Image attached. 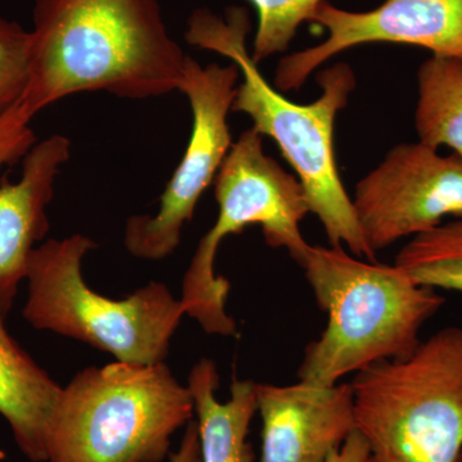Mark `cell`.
<instances>
[{
	"mask_svg": "<svg viewBox=\"0 0 462 462\" xmlns=\"http://www.w3.org/2000/svg\"><path fill=\"white\" fill-rule=\"evenodd\" d=\"M32 75L23 107L35 117L87 91L147 99L179 90L187 54L158 0H35Z\"/></svg>",
	"mask_w": 462,
	"mask_h": 462,
	"instance_id": "obj_1",
	"label": "cell"
},
{
	"mask_svg": "<svg viewBox=\"0 0 462 462\" xmlns=\"http://www.w3.org/2000/svg\"><path fill=\"white\" fill-rule=\"evenodd\" d=\"M249 30L245 8H230L225 18L200 8L188 20L185 39L200 50L229 58L238 67L242 81L231 112L249 116L252 127L276 143L305 188L310 212L320 220L330 245H346L354 256L375 263L340 179L334 151V125L356 89L355 72L346 63H336L319 74L318 99L306 105L291 102L264 80L252 60L245 45Z\"/></svg>",
	"mask_w": 462,
	"mask_h": 462,
	"instance_id": "obj_2",
	"label": "cell"
},
{
	"mask_svg": "<svg viewBox=\"0 0 462 462\" xmlns=\"http://www.w3.org/2000/svg\"><path fill=\"white\" fill-rule=\"evenodd\" d=\"M300 267L328 315L298 367V379L309 384L331 387L370 365L407 357L445 305L436 289L416 284L396 264L365 263L343 247L310 245Z\"/></svg>",
	"mask_w": 462,
	"mask_h": 462,
	"instance_id": "obj_3",
	"label": "cell"
},
{
	"mask_svg": "<svg viewBox=\"0 0 462 462\" xmlns=\"http://www.w3.org/2000/svg\"><path fill=\"white\" fill-rule=\"evenodd\" d=\"M193 416L189 388L165 363L87 367L62 387L47 462H162Z\"/></svg>",
	"mask_w": 462,
	"mask_h": 462,
	"instance_id": "obj_4",
	"label": "cell"
},
{
	"mask_svg": "<svg viewBox=\"0 0 462 462\" xmlns=\"http://www.w3.org/2000/svg\"><path fill=\"white\" fill-rule=\"evenodd\" d=\"M367 462H457L462 451V327L438 330L400 360L351 383Z\"/></svg>",
	"mask_w": 462,
	"mask_h": 462,
	"instance_id": "obj_5",
	"label": "cell"
},
{
	"mask_svg": "<svg viewBox=\"0 0 462 462\" xmlns=\"http://www.w3.org/2000/svg\"><path fill=\"white\" fill-rule=\"evenodd\" d=\"M97 247L89 236L75 234L33 248L23 318L36 330L87 343L121 363H165L185 315L180 300L157 282L124 300L97 293L83 275L84 257Z\"/></svg>",
	"mask_w": 462,
	"mask_h": 462,
	"instance_id": "obj_6",
	"label": "cell"
},
{
	"mask_svg": "<svg viewBox=\"0 0 462 462\" xmlns=\"http://www.w3.org/2000/svg\"><path fill=\"white\" fill-rule=\"evenodd\" d=\"M214 185L217 220L200 239L184 273L180 302L185 315L206 333L234 337L238 327L226 311L230 284L215 273L221 242L260 225L267 245L287 249L300 266L310 247L300 223L311 212L303 185L264 153L263 135L252 126L233 143Z\"/></svg>",
	"mask_w": 462,
	"mask_h": 462,
	"instance_id": "obj_7",
	"label": "cell"
},
{
	"mask_svg": "<svg viewBox=\"0 0 462 462\" xmlns=\"http://www.w3.org/2000/svg\"><path fill=\"white\" fill-rule=\"evenodd\" d=\"M240 78L234 63L202 67L189 56L185 60L179 90L188 97L193 116L189 142L156 214L127 220L124 243L134 257L162 260L178 248L182 227L193 218L200 197L233 147L227 116Z\"/></svg>",
	"mask_w": 462,
	"mask_h": 462,
	"instance_id": "obj_8",
	"label": "cell"
},
{
	"mask_svg": "<svg viewBox=\"0 0 462 462\" xmlns=\"http://www.w3.org/2000/svg\"><path fill=\"white\" fill-rule=\"evenodd\" d=\"M352 205L375 254L448 216L462 218V157L420 141L401 143L356 184Z\"/></svg>",
	"mask_w": 462,
	"mask_h": 462,
	"instance_id": "obj_9",
	"label": "cell"
},
{
	"mask_svg": "<svg viewBox=\"0 0 462 462\" xmlns=\"http://www.w3.org/2000/svg\"><path fill=\"white\" fill-rule=\"evenodd\" d=\"M32 116L17 103L0 116V311L14 306L30 254L50 231L47 208L71 142L54 134L36 143Z\"/></svg>",
	"mask_w": 462,
	"mask_h": 462,
	"instance_id": "obj_10",
	"label": "cell"
},
{
	"mask_svg": "<svg viewBox=\"0 0 462 462\" xmlns=\"http://www.w3.org/2000/svg\"><path fill=\"white\" fill-rule=\"evenodd\" d=\"M312 23L328 38L315 47L282 58L276 89H300L330 58L369 42H397L430 51L433 56L462 60V0H385L369 12H349L324 0Z\"/></svg>",
	"mask_w": 462,
	"mask_h": 462,
	"instance_id": "obj_11",
	"label": "cell"
},
{
	"mask_svg": "<svg viewBox=\"0 0 462 462\" xmlns=\"http://www.w3.org/2000/svg\"><path fill=\"white\" fill-rule=\"evenodd\" d=\"M256 402L263 420L261 462H325L356 430L349 383H256Z\"/></svg>",
	"mask_w": 462,
	"mask_h": 462,
	"instance_id": "obj_12",
	"label": "cell"
},
{
	"mask_svg": "<svg viewBox=\"0 0 462 462\" xmlns=\"http://www.w3.org/2000/svg\"><path fill=\"white\" fill-rule=\"evenodd\" d=\"M0 311V415L32 462H47V430L62 387L42 369L5 328Z\"/></svg>",
	"mask_w": 462,
	"mask_h": 462,
	"instance_id": "obj_13",
	"label": "cell"
},
{
	"mask_svg": "<svg viewBox=\"0 0 462 462\" xmlns=\"http://www.w3.org/2000/svg\"><path fill=\"white\" fill-rule=\"evenodd\" d=\"M199 427L200 462H254L247 442L249 425L257 412L256 383L234 379L230 400L216 397L220 376L209 358H202L188 378Z\"/></svg>",
	"mask_w": 462,
	"mask_h": 462,
	"instance_id": "obj_14",
	"label": "cell"
},
{
	"mask_svg": "<svg viewBox=\"0 0 462 462\" xmlns=\"http://www.w3.org/2000/svg\"><path fill=\"white\" fill-rule=\"evenodd\" d=\"M415 129L419 141L462 157V60L431 56L419 67Z\"/></svg>",
	"mask_w": 462,
	"mask_h": 462,
	"instance_id": "obj_15",
	"label": "cell"
},
{
	"mask_svg": "<svg viewBox=\"0 0 462 462\" xmlns=\"http://www.w3.org/2000/svg\"><path fill=\"white\" fill-rule=\"evenodd\" d=\"M394 264L416 284L462 293V218L412 236Z\"/></svg>",
	"mask_w": 462,
	"mask_h": 462,
	"instance_id": "obj_16",
	"label": "cell"
},
{
	"mask_svg": "<svg viewBox=\"0 0 462 462\" xmlns=\"http://www.w3.org/2000/svg\"><path fill=\"white\" fill-rule=\"evenodd\" d=\"M256 8L258 26L251 57L261 63L284 53L296 36L298 27L311 21L324 0H249Z\"/></svg>",
	"mask_w": 462,
	"mask_h": 462,
	"instance_id": "obj_17",
	"label": "cell"
},
{
	"mask_svg": "<svg viewBox=\"0 0 462 462\" xmlns=\"http://www.w3.org/2000/svg\"><path fill=\"white\" fill-rule=\"evenodd\" d=\"M32 75V32L0 16V116L25 96Z\"/></svg>",
	"mask_w": 462,
	"mask_h": 462,
	"instance_id": "obj_18",
	"label": "cell"
},
{
	"mask_svg": "<svg viewBox=\"0 0 462 462\" xmlns=\"http://www.w3.org/2000/svg\"><path fill=\"white\" fill-rule=\"evenodd\" d=\"M369 445L357 430L352 431L339 448L333 449L325 462H367Z\"/></svg>",
	"mask_w": 462,
	"mask_h": 462,
	"instance_id": "obj_19",
	"label": "cell"
},
{
	"mask_svg": "<svg viewBox=\"0 0 462 462\" xmlns=\"http://www.w3.org/2000/svg\"><path fill=\"white\" fill-rule=\"evenodd\" d=\"M170 460L171 462H200L199 434L196 421L188 422L180 446L175 454L170 455Z\"/></svg>",
	"mask_w": 462,
	"mask_h": 462,
	"instance_id": "obj_20",
	"label": "cell"
},
{
	"mask_svg": "<svg viewBox=\"0 0 462 462\" xmlns=\"http://www.w3.org/2000/svg\"><path fill=\"white\" fill-rule=\"evenodd\" d=\"M457 462H462V451H461L460 456H458V460H457Z\"/></svg>",
	"mask_w": 462,
	"mask_h": 462,
	"instance_id": "obj_21",
	"label": "cell"
}]
</instances>
